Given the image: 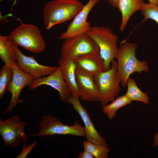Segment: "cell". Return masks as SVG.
Returning a JSON list of instances; mask_svg holds the SVG:
<instances>
[{
    "label": "cell",
    "instance_id": "9a60e30c",
    "mask_svg": "<svg viewBox=\"0 0 158 158\" xmlns=\"http://www.w3.org/2000/svg\"><path fill=\"white\" fill-rule=\"evenodd\" d=\"M73 60L76 68L93 76L104 71V61L99 53L82 55Z\"/></svg>",
    "mask_w": 158,
    "mask_h": 158
},
{
    "label": "cell",
    "instance_id": "d4e9b609",
    "mask_svg": "<svg viewBox=\"0 0 158 158\" xmlns=\"http://www.w3.org/2000/svg\"><path fill=\"white\" fill-rule=\"evenodd\" d=\"M94 157L92 154L85 150L80 153L77 157L78 158H94Z\"/></svg>",
    "mask_w": 158,
    "mask_h": 158
},
{
    "label": "cell",
    "instance_id": "7c38bea8",
    "mask_svg": "<svg viewBox=\"0 0 158 158\" xmlns=\"http://www.w3.org/2000/svg\"><path fill=\"white\" fill-rule=\"evenodd\" d=\"M18 46L17 45L16 47L17 56L16 63L21 71L34 79L48 75L57 68V66H47L40 64L32 57L24 55L19 49Z\"/></svg>",
    "mask_w": 158,
    "mask_h": 158
},
{
    "label": "cell",
    "instance_id": "52a82bcc",
    "mask_svg": "<svg viewBox=\"0 0 158 158\" xmlns=\"http://www.w3.org/2000/svg\"><path fill=\"white\" fill-rule=\"evenodd\" d=\"M99 53V47L86 33L65 40L61 49V57L74 59L84 54Z\"/></svg>",
    "mask_w": 158,
    "mask_h": 158
},
{
    "label": "cell",
    "instance_id": "5bb4252c",
    "mask_svg": "<svg viewBox=\"0 0 158 158\" xmlns=\"http://www.w3.org/2000/svg\"><path fill=\"white\" fill-rule=\"evenodd\" d=\"M75 76L80 99L84 101H99V91L93 76L76 68Z\"/></svg>",
    "mask_w": 158,
    "mask_h": 158
},
{
    "label": "cell",
    "instance_id": "7a4b0ae2",
    "mask_svg": "<svg viewBox=\"0 0 158 158\" xmlns=\"http://www.w3.org/2000/svg\"><path fill=\"white\" fill-rule=\"evenodd\" d=\"M84 5L75 0H54L49 2L43 11L45 28L49 30L74 18Z\"/></svg>",
    "mask_w": 158,
    "mask_h": 158
},
{
    "label": "cell",
    "instance_id": "f1b7e54d",
    "mask_svg": "<svg viewBox=\"0 0 158 158\" xmlns=\"http://www.w3.org/2000/svg\"><path fill=\"white\" fill-rule=\"evenodd\" d=\"M3 0H0V1H3Z\"/></svg>",
    "mask_w": 158,
    "mask_h": 158
},
{
    "label": "cell",
    "instance_id": "5b68a950",
    "mask_svg": "<svg viewBox=\"0 0 158 158\" xmlns=\"http://www.w3.org/2000/svg\"><path fill=\"white\" fill-rule=\"evenodd\" d=\"M8 36L17 45L34 53H40L46 48L40 30L32 25L21 23Z\"/></svg>",
    "mask_w": 158,
    "mask_h": 158
},
{
    "label": "cell",
    "instance_id": "9c48e42d",
    "mask_svg": "<svg viewBox=\"0 0 158 158\" xmlns=\"http://www.w3.org/2000/svg\"><path fill=\"white\" fill-rule=\"evenodd\" d=\"M12 67L13 77L7 87V91L11 93V96L10 104L3 112V114L11 113L18 104L23 102V100L20 99V93L24 87L31 85L34 79L32 76L21 71L16 63Z\"/></svg>",
    "mask_w": 158,
    "mask_h": 158
},
{
    "label": "cell",
    "instance_id": "484cf974",
    "mask_svg": "<svg viewBox=\"0 0 158 158\" xmlns=\"http://www.w3.org/2000/svg\"><path fill=\"white\" fill-rule=\"evenodd\" d=\"M153 139V142L152 147H154L158 146V131L154 135Z\"/></svg>",
    "mask_w": 158,
    "mask_h": 158
},
{
    "label": "cell",
    "instance_id": "4316f807",
    "mask_svg": "<svg viewBox=\"0 0 158 158\" xmlns=\"http://www.w3.org/2000/svg\"><path fill=\"white\" fill-rule=\"evenodd\" d=\"M119 0H108L109 4L114 8H117Z\"/></svg>",
    "mask_w": 158,
    "mask_h": 158
},
{
    "label": "cell",
    "instance_id": "8992f818",
    "mask_svg": "<svg viewBox=\"0 0 158 158\" xmlns=\"http://www.w3.org/2000/svg\"><path fill=\"white\" fill-rule=\"evenodd\" d=\"M39 126L40 129L37 133L32 135L33 137L69 135L85 137L84 127L77 121L73 125L69 126L63 124L54 116L43 115Z\"/></svg>",
    "mask_w": 158,
    "mask_h": 158
},
{
    "label": "cell",
    "instance_id": "4fadbf2b",
    "mask_svg": "<svg viewBox=\"0 0 158 158\" xmlns=\"http://www.w3.org/2000/svg\"><path fill=\"white\" fill-rule=\"evenodd\" d=\"M43 85L50 86L57 90L61 101L67 102L71 93L60 66H58L54 72L47 76L34 79L29 89H33Z\"/></svg>",
    "mask_w": 158,
    "mask_h": 158
},
{
    "label": "cell",
    "instance_id": "f546056e",
    "mask_svg": "<svg viewBox=\"0 0 158 158\" xmlns=\"http://www.w3.org/2000/svg\"><path fill=\"white\" fill-rule=\"evenodd\" d=\"M78 0V1H79V0Z\"/></svg>",
    "mask_w": 158,
    "mask_h": 158
},
{
    "label": "cell",
    "instance_id": "ba28073f",
    "mask_svg": "<svg viewBox=\"0 0 158 158\" xmlns=\"http://www.w3.org/2000/svg\"><path fill=\"white\" fill-rule=\"evenodd\" d=\"M27 123L22 121L18 115H14L3 121L0 119V134L6 146L16 147L21 141L26 144L28 137L26 134L25 129Z\"/></svg>",
    "mask_w": 158,
    "mask_h": 158
},
{
    "label": "cell",
    "instance_id": "44dd1931",
    "mask_svg": "<svg viewBox=\"0 0 158 158\" xmlns=\"http://www.w3.org/2000/svg\"><path fill=\"white\" fill-rule=\"evenodd\" d=\"M84 150L92 154L95 158H107L110 150L108 145L93 143L87 140L83 143Z\"/></svg>",
    "mask_w": 158,
    "mask_h": 158
},
{
    "label": "cell",
    "instance_id": "7402d4cb",
    "mask_svg": "<svg viewBox=\"0 0 158 158\" xmlns=\"http://www.w3.org/2000/svg\"><path fill=\"white\" fill-rule=\"evenodd\" d=\"M13 69L12 66L5 64L0 72V98L7 91L8 84L12 79Z\"/></svg>",
    "mask_w": 158,
    "mask_h": 158
},
{
    "label": "cell",
    "instance_id": "ac0fdd59",
    "mask_svg": "<svg viewBox=\"0 0 158 158\" xmlns=\"http://www.w3.org/2000/svg\"><path fill=\"white\" fill-rule=\"evenodd\" d=\"M17 45L8 36L0 35V57L5 64L12 66L16 63Z\"/></svg>",
    "mask_w": 158,
    "mask_h": 158
},
{
    "label": "cell",
    "instance_id": "277c9868",
    "mask_svg": "<svg viewBox=\"0 0 158 158\" xmlns=\"http://www.w3.org/2000/svg\"><path fill=\"white\" fill-rule=\"evenodd\" d=\"M110 69L93 76L99 92V102L103 106L111 102L118 95L121 81L118 75L117 62L114 59Z\"/></svg>",
    "mask_w": 158,
    "mask_h": 158
},
{
    "label": "cell",
    "instance_id": "8fae6325",
    "mask_svg": "<svg viewBox=\"0 0 158 158\" xmlns=\"http://www.w3.org/2000/svg\"><path fill=\"white\" fill-rule=\"evenodd\" d=\"M100 0H89L68 26L66 30L62 33L61 40L66 39L86 33L91 28L90 23L87 21L88 15L92 8Z\"/></svg>",
    "mask_w": 158,
    "mask_h": 158
},
{
    "label": "cell",
    "instance_id": "83f0119b",
    "mask_svg": "<svg viewBox=\"0 0 158 158\" xmlns=\"http://www.w3.org/2000/svg\"><path fill=\"white\" fill-rule=\"evenodd\" d=\"M149 3L155 4L158 5V0H148Z\"/></svg>",
    "mask_w": 158,
    "mask_h": 158
},
{
    "label": "cell",
    "instance_id": "cb8c5ba5",
    "mask_svg": "<svg viewBox=\"0 0 158 158\" xmlns=\"http://www.w3.org/2000/svg\"><path fill=\"white\" fill-rule=\"evenodd\" d=\"M37 143V141H35L28 147L26 146L25 144H23L22 152L18 155L17 158H25Z\"/></svg>",
    "mask_w": 158,
    "mask_h": 158
},
{
    "label": "cell",
    "instance_id": "e0dca14e",
    "mask_svg": "<svg viewBox=\"0 0 158 158\" xmlns=\"http://www.w3.org/2000/svg\"><path fill=\"white\" fill-rule=\"evenodd\" d=\"M145 3L143 0H119L117 8L122 15L120 31L124 30L130 17L136 11H141Z\"/></svg>",
    "mask_w": 158,
    "mask_h": 158
},
{
    "label": "cell",
    "instance_id": "6da1fadb",
    "mask_svg": "<svg viewBox=\"0 0 158 158\" xmlns=\"http://www.w3.org/2000/svg\"><path fill=\"white\" fill-rule=\"evenodd\" d=\"M138 46L136 43L126 41H122L118 48L116 58L118 65V75L123 87L127 85L129 76L137 72H147L148 63L145 60L140 61L137 59L135 52Z\"/></svg>",
    "mask_w": 158,
    "mask_h": 158
},
{
    "label": "cell",
    "instance_id": "603a6c76",
    "mask_svg": "<svg viewBox=\"0 0 158 158\" xmlns=\"http://www.w3.org/2000/svg\"><path fill=\"white\" fill-rule=\"evenodd\" d=\"M141 11L144 16L142 23L150 19L155 21L158 24V5L152 4L145 3Z\"/></svg>",
    "mask_w": 158,
    "mask_h": 158
},
{
    "label": "cell",
    "instance_id": "3957f363",
    "mask_svg": "<svg viewBox=\"0 0 158 158\" xmlns=\"http://www.w3.org/2000/svg\"><path fill=\"white\" fill-rule=\"evenodd\" d=\"M86 33L99 47V54L104 62V71L108 70L111 68L112 61L117 57L119 37L110 28L103 26L92 27Z\"/></svg>",
    "mask_w": 158,
    "mask_h": 158
},
{
    "label": "cell",
    "instance_id": "30bf717a",
    "mask_svg": "<svg viewBox=\"0 0 158 158\" xmlns=\"http://www.w3.org/2000/svg\"><path fill=\"white\" fill-rule=\"evenodd\" d=\"M71 104L79 114L84 124L85 138L87 141L97 144L108 145L105 140L98 133L92 122L87 109L81 104L79 97L70 95L67 102Z\"/></svg>",
    "mask_w": 158,
    "mask_h": 158
},
{
    "label": "cell",
    "instance_id": "ffe728a7",
    "mask_svg": "<svg viewBox=\"0 0 158 158\" xmlns=\"http://www.w3.org/2000/svg\"><path fill=\"white\" fill-rule=\"evenodd\" d=\"M127 85V90L125 95L131 101H139L146 104H149V97L147 94L139 89L134 79L129 78Z\"/></svg>",
    "mask_w": 158,
    "mask_h": 158
},
{
    "label": "cell",
    "instance_id": "d6986e66",
    "mask_svg": "<svg viewBox=\"0 0 158 158\" xmlns=\"http://www.w3.org/2000/svg\"><path fill=\"white\" fill-rule=\"evenodd\" d=\"M131 101L125 95L117 97L111 103L102 107V111L109 120L116 116L117 110L120 108L130 104Z\"/></svg>",
    "mask_w": 158,
    "mask_h": 158
},
{
    "label": "cell",
    "instance_id": "2e32d148",
    "mask_svg": "<svg viewBox=\"0 0 158 158\" xmlns=\"http://www.w3.org/2000/svg\"><path fill=\"white\" fill-rule=\"evenodd\" d=\"M59 64L61 69L63 77L71 95L80 98V92L75 76L76 66L73 60L60 58L59 60Z\"/></svg>",
    "mask_w": 158,
    "mask_h": 158
}]
</instances>
